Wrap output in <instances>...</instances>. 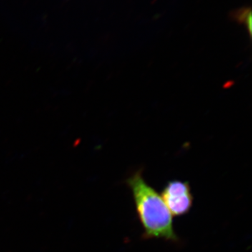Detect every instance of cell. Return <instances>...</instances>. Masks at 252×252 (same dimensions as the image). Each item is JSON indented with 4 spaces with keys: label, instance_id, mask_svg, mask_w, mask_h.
I'll use <instances>...</instances> for the list:
<instances>
[{
    "label": "cell",
    "instance_id": "cell-1",
    "mask_svg": "<svg viewBox=\"0 0 252 252\" xmlns=\"http://www.w3.org/2000/svg\"><path fill=\"white\" fill-rule=\"evenodd\" d=\"M126 184L132 192L137 216L144 230L143 238L179 243L171 213L161 196L144 180L142 170L134 172L126 180Z\"/></svg>",
    "mask_w": 252,
    "mask_h": 252
},
{
    "label": "cell",
    "instance_id": "cell-3",
    "mask_svg": "<svg viewBox=\"0 0 252 252\" xmlns=\"http://www.w3.org/2000/svg\"><path fill=\"white\" fill-rule=\"evenodd\" d=\"M234 17L239 23L245 25L248 28L249 34L251 36L252 33V13L251 9L248 8L240 9L235 12Z\"/></svg>",
    "mask_w": 252,
    "mask_h": 252
},
{
    "label": "cell",
    "instance_id": "cell-2",
    "mask_svg": "<svg viewBox=\"0 0 252 252\" xmlns=\"http://www.w3.org/2000/svg\"><path fill=\"white\" fill-rule=\"evenodd\" d=\"M161 198L172 215L183 216L193 206V196L189 182L172 180L162 189Z\"/></svg>",
    "mask_w": 252,
    "mask_h": 252
}]
</instances>
